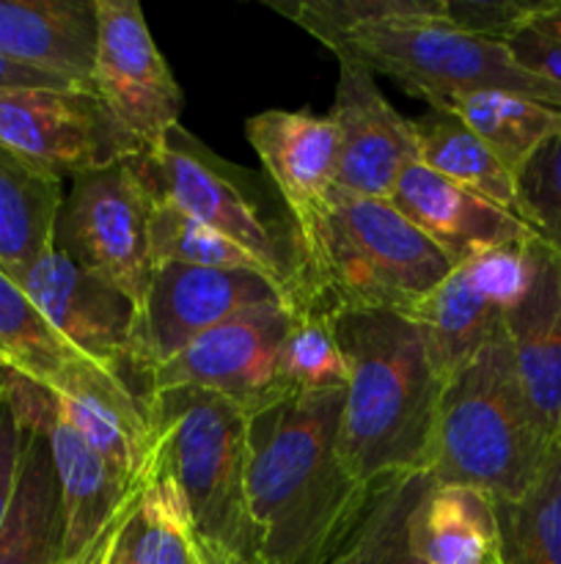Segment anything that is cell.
I'll return each instance as SVG.
<instances>
[{
    "label": "cell",
    "instance_id": "obj_31",
    "mask_svg": "<svg viewBox=\"0 0 561 564\" xmlns=\"http://www.w3.org/2000/svg\"><path fill=\"white\" fill-rule=\"evenodd\" d=\"M270 6L319 39L328 50L346 33L366 25H399V22L451 25L449 0H300V3Z\"/></svg>",
    "mask_w": 561,
    "mask_h": 564
},
{
    "label": "cell",
    "instance_id": "obj_34",
    "mask_svg": "<svg viewBox=\"0 0 561 564\" xmlns=\"http://www.w3.org/2000/svg\"><path fill=\"white\" fill-rule=\"evenodd\" d=\"M520 218L544 246L561 253V132L517 174Z\"/></svg>",
    "mask_w": 561,
    "mask_h": 564
},
{
    "label": "cell",
    "instance_id": "obj_4",
    "mask_svg": "<svg viewBox=\"0 0 561 564\" xmlns=\"http://www.w3.org/2000/svg\"><path fill=\"white\" fill-rule=\"evenodd\" d=\"M522 391L509 336L493 339L457 369L440 391L429 477L438 485L482 490L493 501H517L537 482L550 446Z\"/></svg>",
    "mask_w": 561,
    "mask_h": 564
},
{
    "label": "cell",
    "instance_id": "obj_33",
    "mask_svg": "<svg viewBox=\"0 0 561 564\" xmlns=\"http://www.w3.org/2000/svg\"><path fill=\"white\" fill-rule=\"evenodd\" d=\"M278 389H346V361L336 339L333 317L292 312V325L278 352Z\"/></svg>",
    "mask_w": 561,
    "mask_h": 564
},
{
    "label": "cell",
    "instance_id": "obj_5",
    "mask_svg": "<svg viewBox=\"0 0 561 564\" xmlns=\"http://www.w3.org/2000/svg\"><path fill=\"white\" fill-rule=\"evenodd\" d=\"M152 441L204 564H258L245 488V411L201 389L148 397Z\"/></svg>",
    "mask_w": 561,
    "mask_h": 564
},
{
    "label": "cell",
    "instance_id": "obj_43",
    "mask_svg": "<svg viewBox=\"0 0 561 564\" xmlns=\"http://www.w3.org/2000/svg\"><path fill=\"white\" fill-rule=\"evenodd\" d=\"M482 564H501V560H498V551H495V554H490L487 560H484Z\"/></svg>",
    "mask_w": 561,
    "mask_h": 564
},
{
    "label": "cell",
    "instance_id": "obj_20",
    "mask_svg": "<svg viewBox=\"0 0 561 564\" xmlns=\"http://www.w3.org/2000/svg\"><path fill=\"white\" fill-rule=\"evenodd\" d=\"M47 441L61 488L64 560H75L102 534L141 482H130L102 455H97L61 416L58 405L47 422Z\"/></svg>",
    "mask_w": 561,
    "mask_h": 564
},
{
    "label": "cell",
    "instance_id": "obj_42",
    "mask_svg": "<svg viewBox=\"0 0 561 564\" xmlns=\"http://www.w3.org/2000/svg\"><path fill=\"white\" fill-rule=\"evenodd\" d=\"M14 369L9 367V364L3 361V358H0V400H3V394H6V389H9V383L11 380H14Z\"/></svg>",
    "mask_w": 561,
    "mask_h": 564
},
{
    "label": "cell",
    "instance_id": "obj_23",
    "mask_svg": "<svg viewBox=\"0 0 561 564\" xmlns=\"http://www.w3.org/2000/svg\"><path fill=\"white\" fill-rule=\"evenodd\" d=\"M410 543L427 564H482L498 551L493 499L462 485L432 482L410 518Z\"/></svg>",
    "mask_w": 561,
    "mask_h": 564
},
{
    "label": "cell",
    "instance_id": "obj_17",
    "mask_svg": "<svg viewBox=\"0 0 561 564\" xmlns=\"http://www.w3.org/2000/svg\"><path fill=\"white\" fill-rule=\"evenodd\" d=\"M245 138L278 187L292 224L322 209L339 187V132L330 116L264 110L245 121Z\"/></svg>",
    "mask_w": 561,
    "mask_h": 564
},
{
    "label": "cell",
    "instance_id": "obj_2",
    "mask_svg": "<svg viewBox=\"0 0 561 564\" xmlns=\"http://www.w3.org/2000/svg\"><path fill=\"white\" fill-rule=\"evenodd\" d=\"M333 330L346 361L339 433L346 471L363 488L427 474L443 380L421 328L405 314L341 312Z\"/></svg>",
    "mask_w": 561,
    "mask_h": 564
},
{
    "label": "cell",
    "instance_id": "obj_14",
    "mask_svg": "<svg viewBox=\"0 0 561 564\" xmlns=\"http://www.w3.org/2000/svg\"><path fill=\"white\" fill-rule=\"evenodd\" d=\"M330 121L339 132V187L391 202L402 169L416 160L410 119L377 88V77L355 61H339Z\"/></svg>",
    "mask_w": 561,
    "mask_h": 564
},
{
    "label": "cell",
    "instance_id": "obj_1",
    "mask_svg": "<svg viewBox=\"0 0 561 564\" xmlns=\"http://www.w3.org/2000/svg\"><path fill=\"white\" fill-rule=\"evenodd\" d=\"M242 411L256 562L333 564L372 496L341 460L344 391L280 389Z\"/></svg>",
    "mask_w": 561,
    "mask_h": 564
},
{
    "label": "cell",
    "instance_id": "obj_22",
    "mask_svg": "<svg viewBox=\"0 0 561 564\" xmlns=\"http://www.w3.org/2000/svg\"><path fill=\"white\" fill-rule=\"evenodd\" d=\"M64 180L0 147V273L11 281L55 248Z\"/></svg>",
    "mask_w": 561,
    "mask_h": 564
},
{
    "label": "cell",
    "instance_id": "obj_25",
    "mask_svg": "<svg viewBox=\"0 0 561 564\" xmlns=\"http://www.w3.org/2000/svg\"><path fill=\"white\" fill-rule=\"evenodd\" d=\"M407 317L421 328L432 367L443 383L504 325V312L473 290L462 268L451 270Z\"/></svg>",
    "mask_w": 561,
    "mask_h": 564
},
{
    "label": "cell",
    "instance_id": "obj_9",
    "mask_svg": "<svg viewBox=\"0 0 561 564\" xmlns=\"http://www.w3.org/2000/svg\"><path fill=\"white\" fill-rule=\"evenodd\" d=\"M0 147L61 180L146 152L94 91L47 88H0Z\"/></svg>",
    "mask_w": 561,
    "mask_h": 564
},
{
    "label": "cell",
    "instance_id": "obj_35",
    "mask_svg": "<svg viewBox=\"0 0 561 564\" xmlns=\"http://www.w3.org/2000/svg\"><path fill=\"white\" fill-rule=\"evenodd\" d=\"M539 240V237H537ZM473 290L498 312H512L528 295L534 281V240L484 251L460 264Z\"/></svg>",
    "mask_w": 561,
    "mask_h": 564
},
{
    "label": "cell",
    "instance_id": "obj_24",
    "mask_svg": "<svg viewBox=\"0 0 561 564\" xmlns=\"http://www.w3.org/2000/svg\"><path fill=\"white\" fill-rule=\"evenodd\" d=\"M410 130L418 163L520 218L517 176L457 116L449 110H429L410 119Z\"/></svg>",
    "mask_w": 561,
    "mask_h": 564
},
{
    "label": "cell",
    "instance_id": "obj_10",
    "mask_svg": "<svg viewBox=\"0 0 561 564\" xmlns=\"http://www.w3.org/2000/svg\"><path fill=\"white\" fill-rule=\"evenodd\" d=\"M270 303H286L278 284L248 270L154 264L135 334V367L146 378L190 341L226 319Z\"/></svg>",
    "mask_w": 561,
    "mask_h": 564
},
{
    "label": "cell",
    "instance_id": "obj_18",
    "mask_svg": "<svg viewBox=\"0 0 561 564\" xmlns=\"http://www.w3.org/2000/svg\"><path fill=\"white\" fill-rule=\"evenodd\" d=\"M522 391L550 441H561V253L534 240L528 295L504 314Z\"/></svg>",
    "mask_w": 561,
    "mask_h": 564
},
{
    "label": "cell",
    "instance_id": "obj_32",
    "mask_svg": "<svg viewBox=\"0 0 561 564\" xmlns=\"http://www.w3.org/2000/svg\"><path fill=\"white\" fill-rule=\"evenodd\" d=\"M148 251L154 264H193V268L248 270L273 281L270 270L253 253L231 242L201 220L168 207L152 204L148 213ZM275 284V281H273Z\"/></svg>",
    "mask_w": 561,
    "mask_h": 564
},
{
    "label": "cell",
    "instance_id": "obj_41",
    "mask_svg": "<svg viewBox=\"0 0 561 564\" xmlns=\"http://www.w3.org/2000/svg\"><path fill=\"white\" fill-rule=\"evenodd\" d=\"M132 512H135V510H132ZM124 527H127V523H124ZM121 532H124V529H121ZM105 564H132L130 554H127V549H124V543H121V534L116 538L113 549H110V554H108V560H105Z\"/></svg>",
    "mask_w": 561,
    "mask_h": 564
},
{
    "label": "cell",
    "instance_id": "obj_30",
    "mask_svg": "<svg viewBox=\"0 0 561 564\" xmlns=\"http://www.w3.org/2000/svg\"><path fill=\"white\" fill-rule=\"evenodd\" d=\"M0 358L20 378L53 389L77 361L80 352L47 323L36 303L0 273Z\"/></svg>",
    "mask_w": 561,
    "mask_h": 564
},
{
    "label": "cell",
    "instance_id": "obj_3",
    "mask_svg": "<svg viewBox=\"0 0 561 564\" xmlns=\"http://www.w3.org/2000/svg\"><path fill=\"white\" fill-rule=\"evenodd\" d=\"M454 264L391 202L336 187L322 209L295 224L289 308L410 314Z\"/></svg>",
    "mask_w": 561,
    "mask_h": 564
},
{
    "label": "cell",
    "instance_id": "obj_13",
    "mask_svg": "<svg viewBox=\"0 0 561 564\" xmlns=\"http://www.w3.org/2000/svg\"><path fill=\"white\" fill-rule=\"evenodd\" d=\"M14 284L22 286L47 323L82 358L113 369L127 380V372H138L135 334L141 308L124 292L88 273L58 248L36 259L25 273L16 275Z\"/></svg>",
    "mask_w": 561,
    "mask_h": 564
},
{
    "label": "cell",
    "instance_id": "obj_36",
    "mask_svg": "<svg viewBox=\"0 0 561 564\" xmlns=\"http://www.w3.org/2000/svg\"><path fill=\"white\" fill-rule=\"evenodd\" d=\"M504 44L522 69L542 77L550 86L561 88V39L544 36L537 28L522 22L517 31H512L504 39Z\"/></svg>",
    "mask_w": 561,
    "mask_h": 564
},
{
    "label": "cell",
    "instance_id": "obj_6",
    "mask_svg": "<svg viewBox=\"0 0 561 564\" xmlns=\"http://www.w3.org/2000/svg\"><path fill=\"white\" fill-rule=\"evenodd\" d=\"M330 53L339 61H355L374 77H391L432 110L465 91H506L561 110V88L522 69L504 42L443 22L358 28Z\"/></svg>",
    "mask_w": 561,
    "mask_h": 564
},
{
    "label": "cell",
    "instance_id": "obj_28",
    "mask_svg": "<svg viewBox=\"0 0 561 564\" xmlns=\"http://www.w3.org/2000/svg\"><path fill=\"white\" fill-rule=\"evenodd\" d=\"M501 564H561V441L517 501H493Z\"/></svg>",
    "mask_w": 561,
    "mask_h": 564
},
{
    "label": "cell",
    "instance_id": "obj_15",
    "mask_svg": "<svg viewBox=\"0 0 561 564\" xmlns=\"http://www.w3.org/2000/svg\"><path fill=\"white\" fill-rule=\"evenodd\" d=\"M391 204L446 253L454 268L493 248L537 240L520 218L457 187L418 160L407 163L396 180Z\"/></svg>",
    "mask_w": 561,
    "mask_h": 564
},
{
    "label": "cell",
    "instance_id": "obj_12",
    "mask_svg": "<svg viewBox=\"0 0 561 564\" xmlns=\"http://www.w3.org/2000/svg\"><path fill=\"white\" fill-rule=\"evenodd\" d=\"M292 325L286 303L248 308L207 330L179 356L146 375V394L201 389L253 408L278 389V352Z\"/></svg>",
    "mask_w": 561,
    "mask_h": 564
},
{
    "label": "cell",
    "instance_id": "obj_11",
    "mask_svg": "<svg viewBox=\"0 0 561 564\" xmlns=\"http://www.w3.org/2000/svg\"><path fill=\"white\" fill-rule=\"evenodd\" d=\"M94 94L132 138L146 149L154 147L179 124L185 94L154 44L146 17L135 0H94Z\"/></svg>",
    "mask_w": 561,
    "mask_h": 564
},
{
    "label": "cell",
    "instance_id": "obj_39",
    "mask_svg": "<svg viewBox=\"0 0 561 564\" xmlns=\"http://www.w3.org/2000/svg\"><path fill=\"white\" fill-rule=\"evenodd\" d=\"M141 488H143V479H141V485H138V488H135V494H132L130 499H127L124 505H121V510L116 512L113 521H110L108 527L102 529V534H99V538L94 540V543L88 545V549L82 551L80 556H75V560H64V562H58V564H105V560H108V554H110V549H113L116 538H119V534H121L124 523L130 521L132 510H135L138 499H141Z\"/></svg>",
    "mask_w": 561,
    "mask_h": 564
},
{
    "label": "cell",
    "instance_id": "obj_40",
    "mask_svg": "<svg viewBox=\"0 0 561 564\" xmlns=\"http://www.w3.org/2000/svg\"><path fill=\"white\" fill-rule=\"evenodd\" d=\"M526 25L537 28L544 36L561 39V0H548V3H531L526 17Z\"/></svg>",
    "mask_w": 561,
    "mask_h": 564
},
{
    "label": "cell",
    "instance_id": "obj_21",
    "mask_svg": "<svg viewBox=\"0 0 561 564\" xmlns=\"http://www.w3.org/2000/svg\"><path fill=\"white\" fill-rule=\"evenodd\" d=\"M50 416L36 424H20V474L11 510L0 529V564L64 562V512L47 441Z\"/></svg>",
    "mask_w": 561,
    "mask_h": 564
},
{
    "label": "cell",
    "instance_id": "obj_7",
    "mask_svg": "<svg viewBox=\"0 0 561 564\" xmlns=\"http://www.w3.org/2000/svg\"><path fill=\"white\" fill-rule=\"evenodd\" d=\"M130 169L152 204H168L245 248L270 270L289 301L295 270V229H280L264 207L251 171L226 163L182 130L130 158Z\"/></svg>",
    "mask_w": 561,
    "mask_h": 564
},
{
    "label": "cell",
    "instance_id": "obj_19",
    "mask_svg": "<svg viewBox=\"0 0 561 564\" xmlns=\"http://www.w3.org/2000/svg\"><path fill=\"white\" fill-rule=\"evenodd\" d=\"M94 0H0V55L94 91Z\"/></svg>",
    "mask_w": 561,
    "mask_h": 564
},
{
    "label": "cell",
    "instance_id": "obj_8",
    "mask_svg": "<svg viewBox=\"0 0 561 564\" xmlns=\"http://www.w3.org/2000/svg\"><path fill=\"white\" fill-rule=\"evenodd\" d=\"M148 202L130 160L72 176L55 220V248L143 306L154 262Z\"/></svg>",
    "mask_w": 561,
    "mask_h": 564
},
{
    "label": "cell",
    "instance_id": "obj_16",
    "mask_svg": "<svg viewBox=\"0 0 561 564\" xmlns=\"http://www.w3.org/2000/svg\"><path fill=\"white\" fill-rule=\"evenodd\" d=\"M58 413L130 482H141L152 457L148 397L113 369L77 361L53 386Z\"/></svg>",
    "mask_w": 561,
    "mask_h": 564
},
{
    "label": "cell",
    "instance_id": "obj_26",
    "mask_svg": "<svg viewBox=\"0 0 561 564\" xmlns=\"http://www.w3.org/2000/svg\"><path fill=\"white\" fill-rule=\"evenodd\" d=\"M435 110L457 116L515 176L561 132L559 108L506 91L454 94Z\"/></svg>",
    "mask_w": 561,
    "mask_h": 564
},
{
    "label": "cell",
    "instance_id": "obj_29",
    "mask_svg": "<svg viewBox=\"0 0 561 564\" xmlns=\"http://www.w3.org/2000/svg\"><path fill=\"white\" fill-rule=\"evenodd\" d=\"M429 485V474H405L374 485L366 512L333 564H427L410 543V518Z\"/></svg>",
    "mask_w": 561,
    "mask_h": 564
},
{
    "label": "cell",
    "instance_id": "obj_38",
    "mask_svg": "<svg viewBox=\"0 0 561 564\" xmlns=\"http://www.w3.org/2000/svg\"><path fill=\"white\" fill-rule=\"evenodd\" d=\"M0 88H47V91H88L66 77L47 75V72L31 69V66L14 64L0 55Z\"/></svg>",
    "mask_w": 561,
    "mask_h": 564
},
{
    "label": "cell",
    "instance_id": "obj_37",
    "mask_svg": "<svg viewBox=\"0 0 561 564\" xmlns=\"http://www.w3.org/2000/svg\"><path fill=\"white\" fill-rule=\"evenodd\" d=\"M9 391V389H6ZM22 457V427L16 422V413L11 408L9 394L0 400V529L11 510V499L16 490V474H20Z\"/></svg>",
    "mask_w": 561,
    "mask_h": 564
},
{
    "label": "cell",
    "instance_id": "obj_27",
    "mask_svg": "<svg viewBox=\"0 0 561 564\" xmlns=\"http://www.w3.org/2000/svg\"><path fill=\"white\" fill-rule=\"evenodd\" d=\"M132 564H204L174 477L152 444L141 499L121 532Z\"/></svg>",
    "mask_w": 561,
    "mask_h": 564
}]
</instances>
